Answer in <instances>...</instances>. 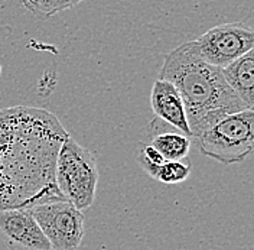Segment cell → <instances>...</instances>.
I'll list each match as a JSON object with an SVG mask.
<instances>
[{"mask_svg": "<svg viewBox=\"0 0 254 250\" xmlns=\"http://www.w3.org/2000/svg\"><path fill=\"white\" fill-rule=\"evenodd\" d=\"M33 219L48 239L51 250H77L84 239V214L65 200L29 207Z\"/></svg>", "mask_w": 254, "mask_h": 250, "instance_id": "obj_5", "label": "cell"}, {"mask_svg": "<svg viewBox=\"0 0 254 250\" xmlns=\"http://www.w3.org/2000/svg\"><path fill=\"white\" fill-rule=\"evenodd\" d=\"M195 47L205 63L224 68L253 49L254 32L241 22L222 23L201 35L195 41Z\"/></svg>", "mask_w": 254, "mask_h": 250, "instance_id": "obj_6", "label": "cell"}, {"mask_svg": "<svg viewBox=\"0 0 254 250\" xmlns=\"http://www.w3.org/2000/svg\"><path fill=\"white\" fill-rule=\"evenodd\" d=\"M97 182L98 168L93 152L68 135L60 146L55 164V185L60 194L82 211L94 203Z\"/></svg>", "mask_w": 254, "mask_h": 250, "instance_id": "obj_4", "label": "cell"}, {"mask_svg": "<svg viewBox=\"0 0 254 250\" xmlns=\"http://www.w3.org/2000/svg\"><path fill=\"white\" fill-rule=\"evenodd\" d=\"M136 159L143 171L152 178L155 176L159 165H162L166 161L152 145H140L136 151Z\"/></svg>", "mask_w": 254, "mask_h": 250, "instance_id": "obj_13", "label": "cell"}, {"mask_svg": "<svg viewBox=\"0 0 254 250\" xmlns=\"http://www.w3.org/2000/svg\"><path fill=\"white\" fill-rule=\"evenodd\" d=\"M20 1L38 19H48L51 16L77 6L82 0H20Z\"/></svg>", "mask_w": 254, "mask_h": 250, "instance_id": "obj_12", "label": "cell"}, {"mask_svg": "<svg viewBox=\"0 0 254 250\" xmlns=\"http://www.w3.org/2000/svg\"><path fill=\"white\" fill-rule=\"evenodd\" d=\"M190 138L181 132H160L152 135L150 145L166 161H181L188 158L190 151Z\"/></svg>", "mask_w": 254, "mask_h": 250, "instance_id": "obj_10", "label": "cell"}, {"mask_svg": "<svg viewBox=\"0 0 254 250\" xmlns=\"http://www.w3.org/2000/svg\"><path fill=\"white\" fill-rule=\"evenodd\" d=\"M190 173V162L188 158L181 161H165L155 172V179L165 185H176L188 179Z\"/></svg>", "mask_w": 254, "mask_h": 250, "instance_id": "obj_11", "label": "cell"}, {"mask_svg": "<svg viewBox=\"0 0 254 250\" xmlns=\"http://www.w3.org/2000/svg\"><path fill=\"white\" fill-rule=\"evenodd\" d=\"M199 152L221 164H240L254 148V111L241 110L221 116L193 136Z\"/></svg>", "mask_w": 254, "mask_h": 250, "instance_id": "obj_3", "label": "cell"}, {"mask_svg": "<svg viewBox=\"0 0 254 250\" xmlns=\"http://www.w3.org/2000/svg\"><path fill=\"white\" fill-rule=\"evenodd\" d=\"M159 79L171 81L181 94L190 139L201 127L221 116L250 110L227 84L221 68L199 57L195 41L181 44L165 57Z\"/></svg>", "mask_w": 254, "mask_h": 250, "instance_id": "obj_2", "label": "cell"}, {"mask_svg": "<svg viewBox=\"0 0 254 250\" xmlns=\"http://www.w3.org/2000/svg\"><path fill=\"white\" fill-rule=\"evenodd\" d=\"M150 104L159 120L175 127L182 135L190 138V125L184 100L178 88L168 80L158 79L153 83L150 93Z\"/></svg>", "mask_w": 254, "mask_h": 250, "instance_id": "obj_8", "label": "cell"}, {"mask_svg": "<svg viewBox=\"0 0 254 250\" xmlns=\"http://www.w3.org/2000/svg\"><path fill=\"white\" fill-rule=\"evenodd\" d=\"M66 136L49 111L0 110V211L64 200L55 185V164Z\"/></svg>", "mask_w": 254, "mask_h": 250, "instance_id": "obj_1", "label": "cell"}, {"mask_svg": "<svg viewBox=\"0 0 254 250\" xmlns=\"http://www.w3.org/2000/svg\"><path fill=\"white\" fill-rule=\"evenodd\" d=\"M0 236L9 250H51L29 208L0 211Z\"/></svg>", "mask_w": 254, "mask_h": 250, "instance_id": "obj_7", "label": "cell"}, {"mask_svg": "<svg viewBox=\"0 0 254 250\" xmlns=\"http://www.w3.org/2000/svg\"><path fill=\"white\" fill-rule=\"evenodd\" d=\"M222 76L233 91L243 100L246 107L254 106V51H249L236 61L221 68Z\"/></svg>", "mask_w": 254, "mask_h": 250, "instance_id": "obj_9", "label": "cell"}]
</instances>
